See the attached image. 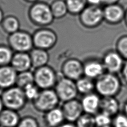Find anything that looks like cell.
Returning a JSON list of instances; mask_svg holds the SVG:
<instances>
[{"instance_id": "obj_14", "label": "cell", "mask_w": 127, "mask_h": 127, "mask_svg": "<svg viewBox=\"0 0 127 127\" xmlns=\"http://www.w3.org/2000/svg\"><path fill=\"white\" fill-rule=\"evenodd\" d=\"M84 76L95 80L106 72L101 58H91L83 63Z\"/></svg>"}, {"instance_id": "obj_29", "label": "cell", "mask_w": 127, "mask_h": 127, "mask_svg": "<svg viewBox=\"0 0 127 127\" xmlns=\"http://www.w3.org/2000/svg\"><path fill=\"white\" fill-rule=\"evenodd\" d=\"M76 127H96L94 115L84 113L76 122Z\"/></svg>"}, {"instance_id": "obj_13", "label": "cell", "mask_w": 127, "mask_h": 127, "mask_svg": "<svg viewBox=\"0 0 127 127\" xmlns=\"http://www.w3.org/2000/svg\"><path fill=\"white\" fill-rule=\"evenodd\" d=\"M61 108L65 121L69 123H75L84 113L81 101L76 99L64 102Z\"/></svg>"}, {"instance_id": "obj_3", "label": "cell", "mask_w": 127, "mask_h": 127, "mask_svg": "<svg viewBox=\"0 0 127 127\" xmlns=\"http://www.w3.org/2000/svg\"><path fill=\"white\" fill-rule=\"evenodd\" d=\"M1 96L4 107L16 112L22 109L28 101L24 90L17 86L4 89Z\"/></svg>"}, {"instance_id": "obj_22", "label": "cell", "mask_w": 127, "mask_h": 127, "mask_svg": "<svg viewBox=\"0 0 127 127\" xmlns=\"http://www.w3.org/2000/svg\"><path fill=\"white\" fill-rule=\"evenodd\" d=\"M1 26L6 33L11 35L20 30V22L17 18L13 15H8L4 17Z\"/></svg>"}, {"instance_id": "obj_19", "label": "cell", "mask_w": 127, "mask_h": 127, "mask_svg": "<svg viewBox=\"0 0 127 127\" xmlns=\"http://www.w3.org/2000/svg\"><path fill=\"white\" fill-rule=\"evenodd\" d=\"M20 119L16 111L3 109L0 113V127H16Z\"/></svg>"}, {"instance_id": "obj_7", "label": "cell", "mask_w": 127, "mask_h": 127, "mask_svg": "<svg viewBox=\"0 0 127 127\" xmlns=\"http://www.w3.org/2000/svg\"><path fill=\"white\" fill-rule=\"evenodd\" d=\"M33 75L35 84L41 90L53 89L58 80L55 70L47 65L36 69Z\"/></svg>"}, {"instance_id": "obj_2", "label": "cell", "mask_w": 127, "mask_h": 127, "mask_svg": "<svg viewBox=\"0 0 127 127\" xmlns=\"http://www.w3.org/2000/svg\"><path fill=\"white\" fill-rule=\"evenodd\" d=\"M28 15L32 23L40 28L50 25L55 20L50 4L40 1L32 4Z\"/></svg>"}, {"instance_id": "obj_37", "label": "cell", "mask_w": 127, "mask_h": 127, "mask_svg": "<svg viewBox=\"0 0 127 127\" xmlns=\"http://www.w3.org/2000/svg\"><path fill=\"white\" fill-rule=\"evenodd\" d=\"M58 127H76L75 124H74L72 123H69V122H67V123H64L62 124V125L59 126Z\"/></svg>"}, {"instance_id": "obj_30", "label": "cell", "mask_w": 127, "mask_h": 127, "mask_svg": "<svg viewBox=\"0 0 127 127\" xmlns=\"http://www.w3.org/2000/svg\"><path fill=\"white\" fill-rule=\"evenodd\" d=\"M96 127H106L112 125V118L103 113L100 112L94 115Z\"/></svg>"}, {"instance_id": "obj_4", "label": "cell", "mask_w": 127, "mask_h": 127, "mask_svg": "<svg viewBox=\"0 0 127 127\" xmlns=\"http://www.w3.org/2000/svg\"><path fill=\"white\" fill-rule=\"evenodd\" d=\"M81 26L88 29L97 28L104 21L103 8L99 6L88 5L79 15Z\"/></svg>"}, {"instance_id": "obj_33", "label": "cell", "mask_w": 127, "mask_h": 127, "mask_svg": "<svg viewBox=\"0 0 127 127\" xmlns=\"http://www.w3.org/2000/svg\"><path fill=\"white\" fill-rule=\"evenodd\" d=\"M113 127H127V117L123 113H119L112 118Z\"/></svg>"}, {"instance_id": "obj_32", "label": "cell", "mask_w": 127, "mask_h": 127, "mask_svg": "<svg viewBox=\"0 0 127 127\" xmlns=\"http://www.w3.org/2000/svg\"><path fill=\"white\" fill-rule=\"evenodd\" d=\"M38 89H39V88L35 84L29 85L25 88L24 91L28 100L32 101L36 98L40 92V90Z\"/></svg>"}, {"instance_id": "obj_6", "label": "cell", "mask_w": 127, "mask_h": 127, "mask_svg": "<svg viewBox=\"0 0 127 127\" xmlns=\"http://www.w3.org/2000/svg\"><path fill=\"white\" fill-rule=\"evenodd\" d=\"M60 101L54 89H50L41 90L36 98L32 102L37 112L46 113L57 108Z\"/></svg>"}, {"instance_id": "obj_12", "label": "cell", "mask_w": 127, "mask_h": 127, "mask_svg": "<svg viewBox=\"0 0 127 127\" xmlns=\"http://www.w3.org/2000/svg\"><path fill=\"white\" fill-rule=\"evenodd\" d=\"M104 21L111 25H116L124 21L126 9L118 3L105 5L103 8Z\"/></svg>"}, {"instance_id": "obj_23", "label": "cell", "mask_w": 127, "mask_h": 127, "mask_svg": "<svg viewBox=\"0 0 127 127\" xmlns=\"http://www.w3.org/2000/svg\"><path fill=\"white\" fill-rule=\"evenodd\" d=\"M75 83L79 93L85 95L95 91V80L88 77L83 76Z\"/></svg>"}, {"instance_id": "obj_18", "label": "cell", "mask_w": 127, "mask_h": 127, "mask_svg": "<svg viewBox=\"0 0 127 127\" xmlns=\"http://www.w3.org/2000/svg\"><path fill=\"white\" fill-rule=\"evenodd\" d=\"M121 104L116 97H103L101 98L100 112L112 118L119 113Z\"/></svg>"}, {"instance_id": "obj_38", "label": "cell", "mask_w": 127, "mask_h": 127, "mask_svg": "<svg viewBox=\"0 0 127 127\" xmlns=\"http://www.w3.org/2000/svg\"><path fill=\"white\" fill-rule=\"evenodd\" d=\"M122 113L127 117V100L124 102L122 106Z\"/></svg>"}, {"instance_id": "obj_28", "label": "cell", "mask_w": 127, "mask_h": 127, "mask_svg": "<svg viewBox=\"0 0 127 127\" xmlns=\"http://www.w3.org/2000/svg\"><path fill=\"white\" fill-rule=\"evenodd\" d=\"M115 50L124 60H127V35L120 36L115 42Z\"/></svg>"}, {"instance_id": "obj_10", "label": "cell", "mask_w": 127, "mask_h": 127, "mask_svg": "<svg viewBox=\"0 0 127 127\" xmlns=\"http://www.w3.org/2000/svg\"><path fill=\"white\" fill-rule=\"evenodd\" d=\"M106 72L118 74L121 72L125 60L115 50H109L101 58Z\"/></svg>"}, {"instance_id": "obj_1", "label": "cell", "mask_w": 127, "mask_h": 127, "mask_svg": "<svg viewBox=\"0 0 127 127\" xmlns=\"http://www.w3.org/2000/svg\"><path fill=\"white\" fill-rule=\"evenodd\" d=\"M122 86L123 81L118 74L105 72L95 80V92L101 97H116Z\"/></svg>"}, {"instance_id": "obj_43", "label": "cell", "mask_w": 127, "mask_h": 127, "mask_svg": "<svg viewBox=\"0 0 127 127\" xmlns=\"http://www.w3.org/2000/svg\"><path fill=\"white\" fill-rule=\"evenodd\" d=\"M113 127L112 125H111V126H108V127Z\"/></svg>"}, {"instance_id": "obj_5", "label": "cell", "mask_w": 127, "mask_h": 127, "mask_svg": "<svg viewBox=\"0 0 127 127\" xmlns=\"http://www.w3.org/2000/svg\"><path fill=\"white\" fill-rule=\"evenodd\" d=\"M7 41L15 53H30L34 48L32 35L25 31L20 30L9 35Z\"/></svg>"}, {"instance_id": "obj_31", "label": "cell", "mask_w": 127, "mask_h": 127, "mask_svg": "<svg viewBox=\"0 0 127 127\" xmlns=\"http://www.w3.org/2000/svg\"><path fill=\"white\" fill-rule=\"evenodd\" d=\"M16 127H40V124L37 119L29 115L21 118Z\"/></svg>"}, {"instance_id": "obj_35", "label": "cell", "mask_w": 127, "mask_h": 127, "mask_svg": "<svg viewBox=\"0 0 127 127\" xmlns=\"http://www.w3.org/2000/svg\"><path fill=\"white\" fill-rule=\"evenodd\" d=\"M88 5L101 6L103 4V0H87Z\"/></svg>"}, {"instance_id": "obj_27", "label": "cell", "mask_w": 127, "mask_h": 127, "mask_svg": "<svg viewBox=\"0 0 127 127\" xmlns=\"http://www.w3.org/2000/svg\"><path fill=\"white\" fill-rule=\"evenodd\" d=\"M14 53L8 45H0V67L10 65Z\"/></svg>"}, {"instance_id": "obj_15", "label": "cell", "mask_w": 127, "mask_h": 127, "mask_svg": "<svg viewBox=\"0 0 127 127\" xmlns=\"http://www.w3.org/2000/svg\"><path fill=\"white\" fill-rule=\"evenodd\" d=\"M101 97L96 93L84 95L81 100L84 113L95 115L100 112Z\"/></svg>"}, {"instance_id": "obj_17", "label": "cell", "mask_w": 127, "mask_h": 127, "mask_svg": "<svg viewBox=\"0 0 127 127\" xmlns=\"http://www.w3.org/2000/svg\"><path fill=\"white\" fill-rule=\"evenodd\" d=\"M17 74L10 65L0 67V89L4 90L14 87Z\"/></svg>"}, {"instance_id": "obj_39", "label": "cell", "mask_w": 127, "mask_h": 127, "mask_svg": "<svg viewBox=\"0 0 127 127\" xmlns=\"http://www.w3.org/2000/svg\"><path fill=\"white\" fill-rule=\"evenodd\" d=\"M4 17V16L3 11L2 10V9L0 7V25H1L2 21L3 20Z\"/></svg>"}, {"instance_id": "obj_36", "label": "cell", "mask_w": 127, "mask_h": 127, "mask_svg": "<svg viewBox=\"0 0 127 127\" xmlns=\"http://www.w3.org/2000/svg\"><path fill=\"white\" fill-rule=\"evenodd\" d=\"M119 1L120 0H103V4H104V5L118 3H119Z\"/></svg>"}, {"instance_id": "obj_16", "label": "cell", "mask_w": 127, "mask_h": 127, "mask_svg": "<svg viewBox=\"0 0 127 127\" xmlns=\"http://www.w3.org/2000/svg\"><path fill=\"white\" fill-rule=\"evenodd\" d=\"M10 65L17 73L30 70L32 66L29 53H14Z\"/></svg>"}, {"instance_id": "obj_25", "label": "cell", "mask_w": 127, "mask_h": 127, "mask_svg": "<svg viewBox=\"0 0 127 127\" xmlns=\"http://www.w3.org/2000/svg\"><path fill=\"white\" fill-rule=\"evenodd\" d=\"M68 12L71 15H79L88 4L87 0H65Z\"/></svg>"}, {"instance_id": "obj_11", "label": "cell", "mask_w": 127, "mask_h": 127, "mask_svg": "<svg viewBox=\"0 0 127 127\" xmlns=\"http://www.w3.org/2000/svg\"><path fill=\"white\" fill-rule=\"evenodd\" d=\"M63 76L76 81L84 76V65L78 59H68L63 63L61 68Z\"/></svg>"}, {"instance_id": "obj_20", "label": "cell", "mask_w": 127, "mask_h": 127, "mask_svg": "<svg viewBox=\"0 0 127 127\" xmlns=\"http://www.w3.org/2000/svg\"><path fill=\"white\" fill-rule=\"evenodd\" d=\"M29 54L30 55L32 66L34 69H36L47 65L49 63L50 56L48 51L34 47Z\"/></svg>"}, {"instance_id": "obj_8", "label": "cell", "mask_w": 127, "mask_h": 127, "mask_svg": "<svg viewBox=\"0 0 127 127\" xmlns=\"http://www.w3.org/2000/svg\"><path fill=\"white\" fill-rule=\"evenodd\" d=\"M34 47L48 51L53 49L57 44L58 37L53 30L45 28H41L32 34Z\"/></svg>"}, {"instance_id": "obj_21", "label": "cell", "mask_w": 127, "mask_h": 127, "mask_svg": "<svg viewBox=\"0 0 127 127\" xmlns=\"http://www.w3.org/2000/svg\"><path fill=\"white\" fill-rule=\"evenodd\" d=\"M44 120L48 127H58L65 121L62 108L58 107L45 113Z\"/></svg>"}, {"instance_id": "obj_34", "label": "cell", "mask_w": 127, "mask_h": 127, "mask_svg": "<svg viewBox=\"0 0 127 127\" xmlns=\"http://www.w3.org/2000/svg\"><path fill=\"white\" fill-rule=\"evenodd\" d=\"M120 74H121V78L123 83L127 85V60H125Z\"/></svg>"}, {"instance_id": "obj_26", "label": "cell", "mask_w": 127, "mask_h": 127, "mask_svg": "<svg viewBox=\"0 0 127 127\" xmlns=\"http://www.w3.org/2000/svg\"><path fill=\"white\" fill-rule=\"evenodd\" d=\"M35 84L34 82L33 72L30 70L24 72H19L17 74L16 85L17 87L24 89L29 85Z\"/></svg>"}, {"instance_id": "obj_42", "label": "cell", "mask_w": 127, "mask_h": 127, "mask_svg": "<svg viewBox=\"0 0 127 127\" xmlns=\"http://www.w3.org/2000/svg\"><path fill=\"white\" fill-rule=\"evenodd\" d=\"M124 21L125 22L126 26L127 27V8L126 9V12H125V16H124Z\"/></svg>"}, {"instance_id": "obj_9", "label": "cell", "mask_w": 127, "mask_h": 127, "mask_svg": "<svg viewBox=\"0 0 127 127\" xmlns=\"http://www.w3.org/2000/svg\"><path fill=\"white\" fill-rule=\"evenodd\" d=\"M56 94L60 101L63 103L76 99L79 93L76 83L71 79L63 77L58 79L54 87Z\"/></svg>"}, {"instance_id": "obj_40", "label": "cell", "mask_w": 127, "mask_h": 127, "mask_svg": "<svg viewBox=\"0 0 127 127\" xmlns=\"http://www.w3.org/2000/svg\"><path fill=\"white\" fill-rule=\"evenodd\" d=\"M4 107V105H3V101H2L1 96H0V113H1L2 111L3 110Z\"/></svg>"}, {"instance_id": "obj_41", "label": "cell", "mask_w": 127, "mask_h": 127, "mask_svg": "<svg viewBox=\"0 0 127 127\" xmlns=\"http://www.w3.org/2000/svg\"><path fill=\"white\" fill-rule=\"evenodd\" d=\"M25 2H27V3H34L35 2H37L38 1H39L40 0H24Z\"/></svg>"}, {"instance_id": "obj_24", "label": "cell", "mask_w": 127, "mask_h": 127, "mask_svg": "<svg viewBox=\"0 0 127 127\" xmlns=\"http://www.w3.org/2000/svg\"><path fill=\"white\" fill-rule=\"evenodd\" d=\"M50 6L55 19H63L69 13L65 0H54Z\"/></svg>"}]
</instances>
